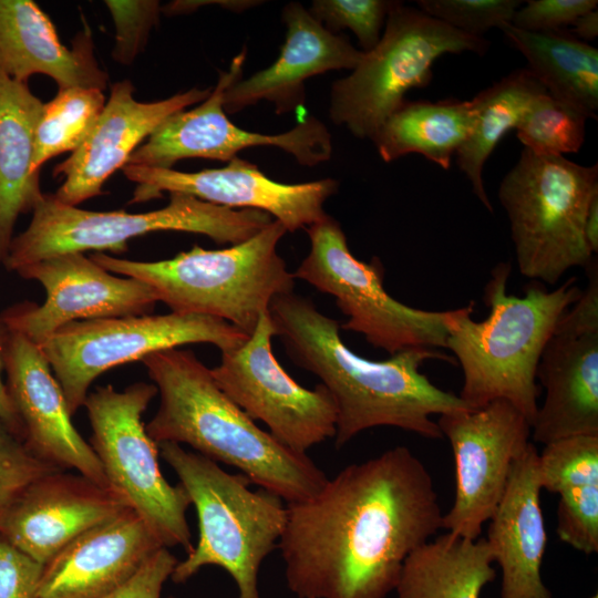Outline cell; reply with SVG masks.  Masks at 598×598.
Masks as SVG:
<instances>
[{"label":"cell","instance_id":"cell-24","mask_svg":"<svg viewBox=\"0 0 598 598\" xmlns=\"http://www.w3.org/2000/svg\"><path fill=\"white\" fill-rule=\"evenodd\" d=\"M538 450L529 442L513 464L485 538L502 570L501 598H553L542 579L547 545L540 505Z\"/></svg>","mask_w":598,"mask_h":598},{"label":"cell","instance_id":"cell-9","mask_svg":"<svg viewBox=\"0 0 598 598\" xmlns=\"http://www.w3.org/2000/svg\"><path fill=\"white\" fill-rule=\"evenodd\" d=\"M484 37L461 32L420 9L392 1L378 44L352 73L332 84L330 117L355 137L373 140L412 89L426 86L434 62L446 53L484 55Z\"/></svg>","mask_w":598,"mask_h":598},{"label":"cell","instance_id":"cell-40","mask_svg":"<svg viewBox=\"0 0 598 598\" xmlns=\"http://www.w3.org/2000/svg\"><path fill=\"white\" fill-rule=\"evenodd\" d=\"M177 563L168 548L161 547L128 581L102 598H161L163 586Z\"/></svg>","mask_w":598,"mask_h":598},{"label":"cell","instance_id":"cell-42","mask_svg":"<svg viewBox=\"0 0 598 598\" xmlns=\"http://www.w3.org/2000/svg\"><path fill=\"white\" fill-rule=\"evenodd\" d=\"M577 39L586 42L598 35V11L590 10L576 19L569 31Z\"/></svg>","mask_w":598,"mask_h":598},{"label":"cell","instance_id":"cell-26","mask_svg":"<svg viewBox=\"0 0 598 598\" xmlns=\"http://www.w3.org/2000/svg\"><path fill=\"white\" fill-rule=\"evenodd\" d=\"M43 103L0 71V262H4L21 213L43 198L40 173L32 172L35 128Z\"/></svg>","mask_w":598,"mask_h":598},{"label":"cell","instance_id":"cell-43","mask_svg":"<svg viewBox=\"0 0 598 598\" xmlns=\"http://www.w3.org/2000/svg\"><path fill=\"white\" fill-rule=\"evenodd\" d=\"M584 235L586 243L592 255L598 252V195H596L588 207Z\"/></svg>","mask_w":598,"mask_h":598},{"label":"cell","instance_id":"cell-28","mask_svg":"<svg viewBox=\"0 0 598 598\" xmlns=\"http://www.w3.org/2000/svg\"><path fill=\"white\" fill-rule=\"evenodd\" d=\"M493 563L485 538L446 532L409 555L395 591L398 598H480L495 578Z\"/></svg>","mask_w":598,"mask_h":598},{"label":"cell","instance_id":"cell-33","mask_svg":"<svg viewBox=\"0 0 598 598\" xmlns=\"http://www.w3.org/2000/svg\"><path fill=\"white\" fill-rule=\"evenodd\" d=\"M588 118L577 106L546 92L534 102L515 130L524 148L537 155L564 156L581 148Z\"/></svg>","mask_w":598,"mask_h":598},{"label":"cell","instance_id":"cell-41","mask_svg":"<svg viewBox=\"0 0 598 598\" xmlns=\"http://www.w3.org/2000/svg\"><path fill=\"white\" fill-rule=\"evenodd\" d=\"M9 329L0 317V421L19 439L23 441L22 425L11 403L7 386L2 381L3 352Z\"/></svg>","mask_w":598,"mask_h":598},{"label":"cell","instance_id":"cell-22","mask_svg":"<svg viewBox=\"0 0 598 598\" xmlns=\"http://www.w3.org/2000/svg\"><path fill=\"white\" fill-rule=\"evenodd\" d=\"M161 547L132 508L79 535L44 566L37 598H102L128 581Z\"/></svg>","mask_w":598,"mask_h":598},{"label":"cell","instance_id":"cell-29","mask_svg":"<svg viewBox=\"0 0 598 598\" xmlns=\"http://www.w3.org/2000/svg\"><path fill=\"white\" fill-rule=\"evenodd\" d=\"M476 106L471 101H404L382 124L372 142L384 162L415 153L441 168L472 133Z\"/></svg>","mask_w":598,"mask_h":598},{"label":"cell","instance_id":"cell-13","mask_svg":"<svg viewBox=\"0 0 598 598\" xmlns=\"http://www.w3.org/2000/svg\"><path fill=\"white\" fill-rule=\"evenodd\" d=\"M276 330L269 311L239 347L221 352L210 369L219 389L254 421L288 448L306 453L334 437L337 406L328 389L297 383L279 364L271 341Z\"/></svg>","mask_w":598,"mask_h":598},{"label":"cell","instance_id":"cell-16","mask_svg":"<svg viewBox=\"0 0 598 598\" xmlns=\"http://www.w3.org/2000/svg\"><path fill=\"white\" fill-rule=\"evenodd\" d=\"M590 269L586 290L560 317L536 370L545 398L530 437L544 445L598 435V271Z\"/></svg>","mask_w":598,"mask_h":598},{"label":"cell","instance_id":"cell-3","mask_svg":"<svg viewBox=\"0 0 598 598\" xmlns=\"http://www.w3.org/2000/svg\"><path fill=\"white\" fill-rule=\"evenodd\" d=\"M142 362L159 394L158 410L145 424L156 444H187L216 463L238 468L286 504L311 497L328 480L306 453L261 430L219 389L193 351L162 350Z\"/></svg>","mask_w":598,"mask_h":598},{"label":"cell","instance_id":"cell-32","mask_svg":"<svg viewBox=\"0 0 598 598\" xmlns=\"http://www.w3.org/2000/svg\"><path fill=\"white\" fill-rule=\"evenodd\" d=\"M105 97L103 91L91 87H62L43 103L35 128L32 172L64 152H74L87 137L101 114Z\"/></svg>","mask_w":598,"mask_h":598},{"label":"cell","instance_id":"cell-12","mask_svg":"<svg viewBox=\"0 0 598 598\" xmlns=\"http://www.w3.org/2000/svg\"><path fill=\"white\" fill-rule=\"evenodd\" d=\"M247 338L223 319L171 312L74 321L38 347L72 416L84 405L91 383L110 369L190 343H210L225 352Z\"/></svg>","mask_w":598,"mask_h":598},{"label":"cell","instance_id":"cell-4","mask_svg":"<svg viewBox=\"0 0 598 598\" xmlns=\"http://www.w3.org/2000/svg\"><path fill=\"white\" fill-rule=\"evenodd\" d=\"M509 262L497 264L485 286L487 318L475 321L474 303L446 310V349L462 368L460 399L478 409L506 400L529 421L536 417L540 389L536 370L549 338L565 311L580 297L576 277L547 290L529 285L523 297L507 295Z\"/></svg>","mask_w":598,"mask_h":598},{"label":"cell","instance_id":"cell-18","mask_svg":"<svg viewBox=\"0 0 598 598\" xmlns=\"http://www.w3.org/2000/svg\"><path fill=\"white\" fill-rule=\"evenodd\" d=\"M122 171L136 184L131 203L161 197L162 192L184 193L214 205L266 212L287 231L307 228L323 218L324 203L338 189V182L331 178L279 183L239 157L221 168L194 173L131 164Z\"/></svg>","mask_w":598,"mask_h":598},{"label":"cell","instance_id":"cell-8","mask_svg":"<svg viewBox=\"0 0 598 598\" xmlns=\"http://www.w3.org/2000/svg\"><path fill=\"white\" fill-rule=\"evenodd\" d=\"M32 213L28 228L11 241L3 262L8 270L64 252L93 249L122 254L127 240L153 231L199 234L231 246L251 238L274 220L262 210L234 209L176 192L169 193L167 206L141 214L81 209L44 194Z\"/></svg>","mask_w":598,"mask_h":598},{"label":"cell","instance_id":"cell-39","mask_svg":"<svg viewBox=\"0 0 598 598\" xmlns=\"http://www.w3.org/2000/svg\"><path fill=\"white\" fill-rule=\"evenodd\" d=\"M43 566L0 534V598H37Z\"/></svg>","mask_w":598,"mask_h":598},{"label":"cell","instance_id":"cell-27","mask_svg":"<svg viewBox=\"0 0 598 598\" xmlns=\"http://www.w3.org/2000/svg\"><path fill=\"white\" fill-rule=\"evenodd\" d=\"M542 488L559 495L556 534L586 555L598 551V435L548 443L538 453Z\"/></svg>","mask_w":598,"mask_h":598},{"label":"cell","instance_id":"cell-6","mask_svg":"<svg viewBox=\"0 0 598 598\" xmlns=\"http://www.w3.org/2000/svg\"><path fill=\"white\" fill-rule=\"evenodd\" d=\"M187 492L198 519V540L175 566L171 579L184 584L205 566H218L235 580L238 598H260L258 573L278 547L287 520V504L264 488L252 491L241 473L182 445L157 444Z\"/></svg>","mask_w":598,"mask_h":598},{"label":"cell","instance_id":"cell-17","mask_svg":"<svg viewBox=\"0 0 598 598\" xmlns=\"http://www.w3.org/2000/svg\"><path fill=\"white\" fill-rule=\"evenodd\" d=\"M16 271L39 281L45 300L12 307L0 317L37 346L71 322L148 315L158 301L146 283L114 276L83 252L50 256Z\"/></svg>","mask_w":598,"mask_h":598},{"label":"cell","instance_id":"cell-1","mask_svg":"<svg viewBox=\"0 0 598 598\" xmlns=\"http://www.w3.org/2000/svg\"><path fill=\"white\" fill-rule=\"evenodd\" d=\"M442 520L432 476L406 446L350 464L287 504L278 543L287 586L298 598H386Z\"/></svg>","mask_w":598,"mask_h":598},{"label":"cell","instance_id":"cell-35","mask_svg":"<svg viewBox=\"0 0 598 598\" xmlns=\"http://www.w3.org/2000/svg\"><path fill=\"white\" fill-rule=\"evenodd\" d=\"M417 7L430 17L471 34L483 37L492 28L512 24L519 0H419Z\"/></svg>","mask_w":598,"mask_h":598},{"label":"cell","instance_id":"cell-21","mask_svg":"<svg viewBox=\"0 0 598 598\" xmlns=\"http://www.w3.org/2000/svg\"><path fill=\"white\" fill-rule=\"evenodd\" d=\"M126 508L112 488L62 470L34 481L17 497L0 520V534L45 565L79 535Z\"/></svg>","mask_w":598,"mask_h":598},{"label":"cell","instance_id":"cell-14","mask_svg":"<svg viewBox=\"0 0 598 598\" xmlns=\"http://www.w3.org/2000/svg\"><path fill=\"white\" fill-rule=\"evenodd\" d=\"M455 463V498L442 528L467 539L480 537L506 489L513 464L530 440V423L506 400L440 415Z\"/></svg>","mask_w":598,"mask_h":598},{"label":"cell","instance_id":"cell-11","mask_svg":"<svg viewBox=\"0 0 598 598\" xmlns=\"http://www.w3.org/2000/svg\"><path fill=\"white\" fill-rule=\"evenodd\" d=\"M306 230L310 250L293 276L334 298L348 317L340 329L362 334L391 355L412 348L446 349V310L413 308L391 297L380 259H357L340 224L328 214Z\"/></svg>","mask_w":598,"mask_h":598},{"label":"cell","instance_id":"cell-37","mask_svg":"<svg viewBox=\"0 0 598 598\" xmlns=\"http://www.w3.org/2000/svg\"><path fill=\"white\" fill-rule=\"evenodd\" d=\"M115 24L112 56L128 65L144 49L152 28L158 22L161 4L154 0L104 1Z\"/></svg>","mask_w":598,"mask_h":598},{"label":"cell","instance_id":"cell-44","mask_svg":"<svg viewBox=\"0 0 598 598\" xmlns=\"http://www.w3.org/2000/svg\"><path fill=\"white\" fill-rule=\"evenodd\" d=\"M590 598H598V595L595 594V595H592Z\"/></svg>","mask_w":598,"mask_h":598},{"label":"cell","instance_id":"cell-31","mask_svg":"<svg viewBox=\"0 0 598 598\" xmlns=\"http://www.w3.org/2000/svg\"><path fill=\"white\" fill-rule=\"evenodd\" d=\"M546 92L527 68H519L473 97L476 118L472 133L455 154L456 164L489 213L493 205L484 186V165L499 141L517 127L534 102Z\"/></svg>","mask_w":598,"mask_h":598},{"label":"cell","instance_id":"cell-38","mask_svg":"<svg viewBox=\"0 0 598 598\" xmlns=\"http://www.w3.org/2000/svg\"><path fill=\"white\" fill-rule=\"evenodd\" d=\"M597 4V0H529L516 10L512 25L529 32L565 30Z\"/></svg>","mask_w":598,"mask_h":598},{"label":"cell","instance_id":"cell-23","mask_svg":"<svg viewBox=\"0 0 598 598\" xmlns=\"http://www.w3.org/2000/svg\"><path fill=\"white\" fill-rule=\"evenodd\" d=\"M287 27L285 43L276 61L247 79L233 82L225 91L227 113L265 100L278 114L293 112L305 102V82L331 70H353L363 52L346 35L328 31L301 3L291 2L282 10Z\"/></svg>","mask_w":598,"mask_h":598},{"label":"cell","instance_id":"cell-36","mask_svg":"<svg viewBox=\"0 0 598 598\" xmlns=\"http://www.w3.org/2000/svg\"><path fill=\"white\" fill-rule=\"evenodd\" d=\"M58 471L62 470L35 456L0 421V520L31 483Z\"/></svg>","mask_w":598,"mask_h":598},{"label":"cell","instance_id":"cell-7","mask_svg":"<svg viewBox=\"0 0 598 598\" xmlns=\"http://www.w3.org/2000/svg\"><path fill=\"white\" fill-rule=\"evenodd\" d=\"M596 195L597 164L523 148L498 188L520 275L556 285L569 269L591 265L584 225Z\"/></svg>","mask_w":598,"mask_h":598},{"label":"cell","instance_id":"cell-20","mask_svg":"<svg viewBox=\"0 0 598 598\" xmlns=\"http://www.w3.org/2000/svg\"><path fill=\"white\" fill-rule=\"evenodd\" d=\"M128 80L116 82L111 95L82 145L61 164L54 175H63L56 199L69 206L102 194L106 179L123 168L143 140L169 115L200 103L212 87L177 93L156 102H138Z\"/></svg>","mask_w":598,"mask_h":598},{"label":"cell","instance_id":"cell-30","mask_svg":"<svg viewBox=\"0 0 598 598\" xmlns=\"http://www.w3.org/2000/svg\"><path fill=\"white\" fill-rule=\"evenodd\" d=\"M526 59L527 69L547 92L589 117L598 111V50L569 31L529 32L512 24L502 29Z\"/></svg>","mask_w":598,"mask_h":598},{"label":"cell","instance_id":"cell-10","mask_svg":"<svg viewBox=\"0 0 598 598\" xmlns=\"http://www.w3.org/2000/svg\"><path fill=\"white\" fill-rule=\"evenodd\" d=\"M157 394L155 384L136 382L123 391L112 385L87 394L84 405L90 420V445L109 483L136 512L159 543L181 546L188 554L194 545L186 518L192 505L185 488L171 485L158 463V445L148 436L142 415Z\"/></svg>","mask_w":598,"mask_h":598},{"label":"cell","instance_id":"cell-5","mask_svg":"<svg viewBox=\"0 0 598 598\" xmlns=\"http://www.w3.org/2000/svg\"><path fill=\"white\" fill-rule=\"evenodd\" d=\"M287 233L272 220L228 248L194 246L158 261H135L96 251L90 258L110 272L146 283L172 312L223 319L250 336L274 299L293 292L295 276L277 246Z\"/></svg>","mask_w":598,"mask_h":598},{"label":"cell","instance_id":"cell-34","mask_svg":"<svg viewBox=\"0 0 598 598\" xmlns=\"http://www.w3.org/2000/svg\"><path fill=\"white\" fill-rule=\"evenodd\" d=\"M391 4L385 0H315L309 12L332 33L350 29L361 51L368 52L381 39Z\"/></svg>","mask_w":598,"mask_h":598},{"label":"cell","instance_id":"cell-25","mask_svg":"<svg viewBox=\"0 0 598 598\" xmlns=\"http://www.w3.org/2000/svg\"><path fill=\"white\" fill-rule=\"evenodd\" d=\"M0 71L24 83L34 74H44L59 89L103 91L109 79L95 60L89 28L69 49L49 17L31 0H0Z\"/></svg>","mask_w":598,"mask_h":598},{"label":"cell","instance_id":"cell-2","mask_svg":"<svg viewBox=\"0 0 598 598\" xmlns=\"http://www.w3.org/2000/svg\"><path fill=\"white\" fill-rule=\"evenodd\" d=\"M269 316L290 359L317 375L332 395L338 412L337 448L377 426L442 439L431 416L470 409L458 395L437 388L420 372L429 360L456 364L446 352L412 348L382 361L362 358L341 339L337 320L295 292L276 297Z\"/></svg>","mask_w":598,"mask_h":598},{"label":"cell","instance_id":"cell-15","mask_svg":"<svg viewBox=\"0 0 598 598\" xmlns=\"http://www.w3.org/2000/svg\"><path fill=\"white\" fill-rule=\"evenodd\" d=\"M247 50L236 55L229 70L221 72L206 100L190 110L165 118L130 156L127 164L153 168H173L184 158H209L229 162L241 150L272 146L291 154L299 164L315 166L330 158L331 135L316 117L300 121L279 134L249 132L233 124L226 115L223 99L226 89L243 78Z\"/></svg>","mask_w":598,"mask_h":598},{"label":"cell","instance_id":"cell-19","mask_svg":"<svg viewBox=\"0 0 598 598\" xmlns=\"http://www.w3.org/2000/svg\"><path fill=\"white\" fill-rule=\"evenodd\" d=\"M3 369L27 447L61 470H75L111 488L95 452L74 427L63 391L40 348L9 329Z\"/></svg>","mask_w":598,"mask_h":598}]
</instances>
